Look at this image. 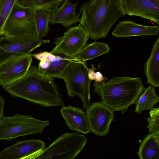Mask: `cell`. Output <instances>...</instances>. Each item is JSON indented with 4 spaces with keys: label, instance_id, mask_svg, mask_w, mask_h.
Masks as SVG:
<instances>
[{
    "label": "cell",
    "instance_id": "28",
    "mask_svg": "<svg viewBox=\"0 0 159 159\" xmlns=\"http://www.w3.org/2000/svg\"><path fill=\"white\" fill-rule=\"evenodd\" d=\"M91 68H88V76L90 80H94V70L96 69L95 68L93 64H91Z\"/></svg>",
    "mask_w": 159,
    "mask_h": 159
},
{
    "label": "cell",
    "instance_id": "29",
    "mask_svg": "<svg viewBox=\"0 0 159 159\" xmlns=\"http://www.w3.org/2000/svg\"><path fill=\"white\" fill-rule=\"evenodd\" d=\"M5 101L0 94V119L3 116Z\"/></svg>",
    "mask_w": 159,
    "mask_h": 159
},
{
    "label": "cell",
    "instance_id": "24",
    "mask_svg": "<svg viewBox=\"0 0 159 159\" xmlns=\"http://www.w3.org/2000/svg\"><path fill=\"white\" fill-rule=\"evenodd\" d=\"M17 0H0V36L3 35L5 23Z\"/></svg>",
    "mask_w": 159,
    "mask_h": 159
},
{
    "label": "cell",
    "instance_id": "6",
    "mask_svg": "<svg viewBox=\"0 0 159 159\" xmlns=\"http://www.w3.org/2000/svg\"><path fill=\"white\" fill-rule=\"evenodd\" d=\"M49 125L48 120H39L29 115L3 116L0 119V140H11L21 136L41 134Z\"/></svg>",
    "mask_w": 159,
    "mask_h": 159
},
{
    "label": "cell",
    "instance_id": "12",
    "mask_svg": "<svg viewBox=\"0 0 159 159\" xmlns=\"http://www.w3.org/2000/svg\"><path fill=\"white\" fill-rule=\"evenodd\" d=\"M125 14L136 16L159 24V0H122Z\"/></svg>",
    "mask_w": 159,
    "mask_h": 159
},
{
    "label": "cell",
    "instance_id": "16",
    "mask_svg": "<svg viewBox=\"0 0 159 159\" xmlns=\"http://www.w3.org/2000/svg\"><path fill=\"white\" fill-rule=\"evenodd\" d=\"M77 3H72L70 0H65L59 7L51 13V24H61L67 27L80 22V14L77 15L75 11Z\"/></svg>",
    "mask_w": 159,
    "mask_h": 159
},
{
    "label": "cell",
    "instance_id": "14",
    "mask_svg": "<svg viewBox=\"0 0 159 159\" xmlns=\"http://www.w3.org/2000/svg\"><path fill=\"white\" fill-rule=\"evenodd\" d=\"M60 112L70 129L84 134L91 132L86 113L83 110L70 105L64 106Z\"/></svg>",
    "mask_w": 159,
    "mask_h": 159
},
{
    "label": "cell",
    "instance_id": "11",
    "mask_svg": "<svg viewBox=\"0 0 159 159\" xmlns=\"http://www.w3.org/2000/svg\"><path fill=\"white\" fill-rule=\"evenodd\" d=\"M45 145L39 139L17 141L0 152V159H34L45 148Z\"/></svg>",
    "mask_w": 159,
    "mask_h": 159
},
{
    "label": "cell",
    "instance_id": "17",
    "mask_svg": "<svg viewBox=\"0 0 159 159\" xmlns=\"http://www.w3.org/2000/svg\"><path fill=\"white\" fill-rule=\"evenodd\" d=\"M147 83L155 88L159 86V38L154 42L149 58L144 65Z\"/></svg>",
    "mask_w": 159,
    "mask_h": 159
},
{
    "label": "cell",
    "instance_id": "21",
    "mask_svg": "<svg viewBox=\"0 0 159 159\" xmlns=\"http://www.w3.org/2000/svg\"><path fill=\"white\" fill-rule=\"evenodd\" d=\"M55 55L56 57L54 60L50 62L49 66L46 70L42 72L52 78H61L64 71L74 59L69 58L63 54Z\"/></svg>",
    "mask_w": 159,
    "mask_h": 159
},
{
    "label": "cell",
    "instance_id": "23",
    "mask_svg": "<svg viewBox=\"0 0 159 159\" xmlns=\"http://www.w3.org/2000/svg\"><path fill=\"white\" fill-rule=\"evenodd\" d=\"M51 12L41 9L34 11V18L38 38L41 39L47 36L50 28Z\"/></svg>",
    "mask_w": 159,
    "mask_h": 159
},
{
    "label": "cell",
    "instance_id": "7",
    "mask_svg": "<svg viewBox=\"0 0 159 159\" xmlns=\"http://www.w3.org/2000/svg\"><path fill=\"white\" fill-rule=\"evenodd\" d=\"M87 138L76 133H65L38 154L34 159H74L83 149Z\"/></svg>",
    "mask_w": 159,
    "mask_h": 159
},
{
    "label": "cell",
    "instance_id": "10",
    "mask_svg": "<svg viewBox=\"0 0 159 159\" xmlns=\"http://www.w3.org/2000/svg\"><path fill=\"white\" fill-rule=\"evenodd\" d=\"M91 131L103 137L109 131V127L114 120L113 111L101 102L93 103L86 110Z\"/></svg>",
    "mask_w": 159,
    "mask_h": 159
},
{
    "label": "cell",
    "instance_id": "3",
    "mask_svg": "<svg viewBox=\"0 0 159 159\" xmlns=\"http://www.w3.org/2000/svg\"><path fill=\"white\" fill-rule=\"evenodd\" d=\"M94 92L100 97L101 102L113 111L124 114L134 104L146 88L141 78L116 76L100 83L94 81Z\"/></svg>",
    "mask_w": 159,
    "mask_h": 159
},
{
    "label": "cell",
    "instance_id": "22",
    "mask_svg": "<svg viewBox=\"0 0 159 159\" xmlns=\"http://www.w3.org/2000/svg\"><path fill=\"white\" fill-rule=\"evenodd\" d=\"M65 0H17L20 6L34 11L43 10L51 13L59 7Z\"/></svg>",
    "mask_w": 159,
    "mask_h": 159
},
{
    "label": "cell",
    "instance_id": "13",
    "mask_svg": "<svg viewBox=\"0 0 159 159\" xmlns=\"http://www.w3.org/2000/svg\"><path fill=\"white\" fill-rule=\"evenodd\" d=\"M45 41L38 39L31 42H22L10 40L4 36L1 37L0 38V63L16 55L30 54Z\"/></svg>",
    "mask_w": 159,
    "mask_h": 159
},
{
    "label": "cell",
    "instance_id": "15",
    "mask_svg": "<svg viewBox=\"0 0 159 159\" xmlns=\"http://www.w3.org/2000/svg\"><path fill=\"white\" fill-rule=\"evenodd\" d=\"M159 31V25L146 26L128 20L119 21L112 33V34L116 38H127L157 35L158 34Z\"/></svg>",
    "mask_w": 159,
    "mask_h": 159
},
{
    "label": "cell",
    "instance_id": "9",
    "mask_svg": "<svg viewBox=\"0 0 159 159\" xmlns=\"http://www.w3.org/2000/svg\"><path fill=\"white\" fill-rule=\"evenodd\" d=\"M32 61L30 54L12 57L0 63V85L3 88L24 76Z\"/></svg>",
    "mask_w": 159,
    "mask_h": 159
},
{
    "label": "cell",
    "instance_id": "4",
    "mask_svg": "<svg viewBox=\"0 0 159 159\" xmlns=\"http://www.w3.org/2000/svg\"><path fill=\"white\" fill-rule=\"evenodd\" d=\"M34 11V10L23 7L16 2L5 23L4 36L14 41L22 42L38 39Z\"/></svg>",
    "mask_w": 159,
    "mask_h": 159
},
{
    "label": "cell",
    "instance_id": "1",
    "mask_svg": "<svg viewBox=\"0 0 159 159\" xmlns=\"http://www.w3.org/2000/svg\"><path fill=\"white\" fill-rule=\"evenodd\" d=\"M4 88L12 96L43 107L64 106L53 78L44 74L35 66H31L22 78Z\"/></svg>",
    "mask_w": 159,
    "mask_h": 159
},
{
    "label": "cell",
    "instance_id": "19",
    "mask_svg": "<svg viewBox=\"0 0 159 159\" xmlns=\"http://www.w3.org/2000/svg\"><path fill=\"white\" fill-rule=\"evenodd\" d=\"M108 44L100 42L95 41L86 44L73 58L76 60L86 61L110 52Z\"/></svg>",
    "mask_w": 159,
    "mask_h": 159
},
{
    "label": "cell",
    "instance_id": "8",
    "mask_svg": "<svg viewBox=\"0 0 159 159\" xmlns=\"http://www.w3.org/2000/svg\"><path fill=\"white\" fill-rule=\"evenodd\" d=\"M89 38L85 29L80 24L69 28L63 35L56 39L55 47L50 52L54 55L61 53L73 59L86 44Z\"/></svg>",
    "mask_w": 159,
    "mask_h": 159
},
{
    "label": "cell",
    "instance_id": "5",
    "mask_svg": "<svg viewBox=\"0 0 159 159\" xmlns=\"http://www.w3.org/2000/svg\"><path fill=\"white\" fill-rule=\"evenodd\" d=\"M61 78L66 84L68 96L79 97L82 100L81 109L86 110L91 105L90 85L91 81L88 76L86 61L73 59L68 65Z\"/></svg>",
    "mask_w": 159,
    "mask_h": 159
},
{
    "label": "cell",
    "instance_id": "25",
    "mask_svg": "<svg viewBox=\"0 0 159 159\" xmlns=\"http://www.w3.org/2000/svg\"><path fill=\"white\" fill-rule=\"evenodd\" d=\"M150 117L147 118L149 133H159V108H152L149 112Z\"/></svg>",
    "mask_w": 159,
    "mask_h": 159
},
{
    "label": "cell",
    "instance_id": "2",
    "mask_svg": "<svg viewBox=\"0 0 159 159\" xmlns=\"http://www.w3.org/2000/svg\"><path fill=\"white\" fill-rule=\"evenodd\" d=\"M80 24L92 40L105 38L111 27L124 16L122 0H89L80 7Z\"/></svg>",
    "mask_w": 159,
    "mask_h": 159
},
{
    "label": "cell",
    "instance_id": "20",
    "mask_svg": "<svg viewBox=\"0 0 159 159\" xmlns=\"http://www.w3.org/2000/svg\"><path fill=\"white\" fill-rule=\"evenodd\" d=\"M159 101V98L156 93L155 88L150 85L146 88L135 102V112L140 114L145 110H150Z\"/></svg>",
    "mask_w": 159,
    "mask_h": 159
},
{
    "label": "cell",
    "instance_id": "18",
    "mask_svg": "<svg viewBox=\"0 0 159 159\" xmlns=\"http://www.w3.org/2000/svg\"><path fill=\"white\" fill-rule=\"evenodd\" d=\"M138 154L140 159L159 158V133H149L142 141H139Z\"/></svg>",
    "mask_w": 159,
    "mask_h": 159
},
{
    "label": "cell",
    "instance_id": "27",
    "mask_svg": "<svg viewBox=\"0 0 159 159\" xmlns=\"http://www.w3.org/2000/svg\"><path fill=\"white\" fill-rule=\"evenodd\" d=\"M107 78L103 76L102 74L99 71L95 72L94 80L96 82L100 83H103V81L106 80Z\"/></svg>",
    "mask_w": 159,
    "mask_h": 159
},
{
    "label": "cell",
    "instance_id": "26",
    "mask_svg": "<svg viewBox=\"0 0 159 159\" xmlns=\"http://www.w3.org/2000/svg\"><path fill=\"white\" fill-rule=\"evenodd\" d=\"M39 61H46L51 62L55 59L56 55L47 52H44L31 55Z\"/></svg>",
    "mask_w": 159,
    "mask_h": 159
}]
</instances>
